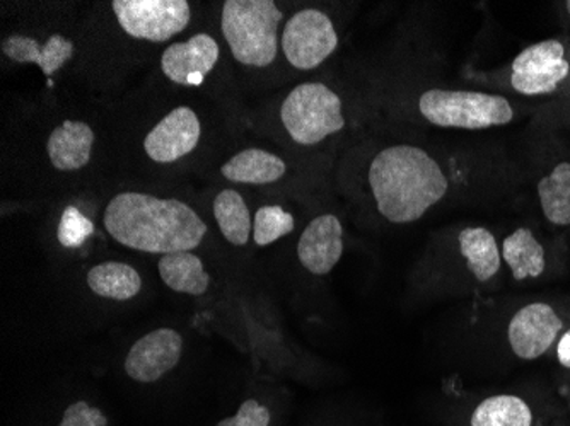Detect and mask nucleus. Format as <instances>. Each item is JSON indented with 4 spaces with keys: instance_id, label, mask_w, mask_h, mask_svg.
I'll use <instances>...</instances> for the list:
<instances>
[{
    "instance_id": "nucleus-1",
    "label": "nucleus",
    "mask_w": 570,
    "mask_h": 426,
    "mask_svg": "<svg viewBox=\"0 0 570 426\" xmlns=\"http://www.w3.org/2000/svg\"><path fill=\"white\" fill-rule=\"evenodd\" d=\"M475 166L424 143L383 147L367 166V186L377 214L395 226L419 222L429 211L472 188Z\"/></svg>"
},
{
    "instance_id": "nucleus-2",
    "label": "nucleus",
    "mask_w": 570,
    "mask_h": 426,
    "mask_svg": "<svg viewBox=\"0 0 570 426\" xmlns=\"http://www.w3.org/2000/svg\"><path fill=\"white\" fill-rule=\"evenodd\" d=\"M105 227L125 248L163 256L198 248L209 230L190 205L134 191L108 204Z\"/></svg>"
},
{
    "instance_id": "nucleus-3",
    "label": "nucleus",
    "mask_w": 570,
    "mask_h": 426,
    "mask_svg": "<svg viewBox=\"0 0 570 426\" xmlns=\"http://www.w3.org/2000/svg\"><path fill=\"white\" fill-rule=\"evenodd\" d=\"M413 115L429 127L480 131L508 127L520 113L508 96L498 92L428 86L413 96Z\"/></svg>"
},
{
    "instance_id": "nucleus-4",
    "label": "nucleus",
    "mask_w": 570,
    "mask_h": 426,
    "mask_svg": "<svg viewBox=\"0 0 570 426\" xmlns=\"http://www.w3.org/2000/svg\"><path fill=\"white\" fill-rule=\"evenodd\" d=\"M284 12L274 0H227L220 30L230 53L242 66L265 69L277 59L281 48L278 26Z\"/></svg>"
},
{
    "instance_id": "nucleus-5",
    "label": "nucleus",
    "mask_w": 570,
    "mask_h": 426,
    "mask_svg": "<svg viewBox=\"0 0 570 426\" xmlns=\"http://www.w3.org/2000/svg\"><path fill=\"white\" fill-rule=\"evenodd\" d=\"M281 121L287 136L301 147H315L344 130V101L323 82H303L285 96Z\"/></svg>"
},
{
    "instance_id": "nucleus-6",
    "label": "nucleus",
    "mask_w": 570,
    "mask_h": 426,
    "mask_svg": "<svg viewBox=\"0 0 570 426\" xmlns=\"http://www.w3.org/2000/svg\"><path fill=\"white\" fill-rule=\"evenodd\" d=\"M501 76L504 89L521 98H553L570 91V43L549 38L528 44Z\"/></svg>"
},
{
    "instance_id": "nucleus-7",
    "label": "nucleus",
    "mask_w": 570,
    "mask_h": 426,
    "mask_svg": "<svg viewBox=\"0 0 570 426\" xmlns=\"http://www.w3.org/2000/svg\"><path fill=\"white\" fill-rule=\"evenodd\" d=\"M285 60L301 72L318 69L338 48V33L326 12L306 8L291 16L281 34Z\"/></svg>"
},
{
    "instance_id": "nucleus-8",
    "label": "nucleus",
    "mask_w": 570,
    "mask_h": 426,
    "mask_svg": "<svg viewBox=\"0 0 570 426\" xmlns=\"http://www.w3.org/2000/svg\"><path fill=\"white\" fill-rule=\"evenodd\" d=\"M118 24L128 37L163 43L190 24L187 0H114Z\"/></svg>"
},
{
    "instance_id": "nucleus-9",
    "label": "nucleus",
    "mask_w": 570,
    "mask_h": 426,
    "mask_svg": "<svg viewBox=\"0 0 570 426\" xmlns=\"http://www.w3.org/2000/svg\"><path fill=\"white\" fill-rule=\"evenodd\" d=\"M562 333V317L550 304L531 303L511 317L508 341L515 357L537 360L556 345Z\"/></svg>"
},
{
    "instance_id": "nucleus-10",
    "label": "nucleus",
    "mask_w": 570,
    "mask_h": 426,
    "mask_svg": "<svg viewBox=\"0 0 570 426\" xmlns=\"http://www.w3.org/2000/svg\"><path fill=\"white\" fill-rule=\"evenodd\" d=\"M181 354L184 338L179 333L169 328L156 329L134 343L125 358V371L137 383H156L178 365Z\"/></svg>"
},
{
    "instance_id": "nucleus-11",
    "label": "nucleus",
    "mask_w": 570,
    "mask_h": 426,
    "mask_svg": "<svg viewBox=\"0 0 570 426\" xmlns=\"http://www.w3.org/2000/svg\"><path fill=\"white\" fill-rule=\"evenodd\" d=\"M200 136L197 113L188 106H178L147 133L144 150L154 162L171 165L194 152Z\"/></svg>"
},
{
    "instance_id": "nucleus-12",
    "label": "nucleus",
    "mask_w": 570,
    "mask_h": 426,
    "mask_svg": "<svg viewBox=\"0 0 570 426\" xmlns=\"http://www.w3.org/2000/svg\"><path fill=\"white\" fill-rule=\"evenodd\" d=\"M219 44L210 34L198 33L184 43L166 48L161 57L163 73L173 85L195 88L205 81L219 60Z\"/></svg>"
},
{
    "instance_id": "nucleus-13",
    "label": "nucleus",
    "mask_w": 570,
    "mask_h": 426,
    "mask_svg": "<svg viewBox=\"0 0 570 426\" xmlns=\"http://www.w3.org/2000/svg\"><path fill=\"white\" fill-rule=\"evenodd\" d=\"M344 255V226L333 214H323L307 224L297 242V258L309 274L328 275Z\"/></svg>"
},
{
    "instance_id": "nucleus-14",
    "label": "nucleus",
    "mask_w": 570,
    "mask_h": 426,
    "mask_svg": "<svg viewBox=\"0 0 570 426\" xmlns=\"http://www.w3.org/2000/svg\"><path fill=\"white\" fill-rule=\"evenodd\" d=\"M95 131L85 121H63L48 137L47 152L59 171H79L91 161Z\"/></svg>"
},
{
    "instance_id": "nucleus-15",
    "label": "nucleus",
    "mask_w": 570,
    "mask_h": 426,
    "mask_svg": "<svg viewBox=\"0 0 570 426\" xmlns=\"http://www.w3.org/2000/svg\"><path fill=\"white\" fill-rule=\"evenodd\" d=\"M2 53L18 63H35L50 79L62 69L73 56V43L62 34H51L47 43H38L35 38L12 34L2 41Z\"/></svg>"
},
{
    "instance_id": "nucleus-16",
    "label": "nucleus",
    "mask_w": 570,
    "mask_h": 426,
    "mask_svg": "<svg viewBox=\"0 0 570 426\" xmlns=\"http://www.w3.org/2000/svg\"><path fill=\"white\" fill-rule=\"evenodd\" d=\"M458 249L466 261V270L480 284H487L501 271L502 252L498 237L483 226H466L456 236Z\"/></svg>"
},
{
    "instance_id": "nucleus-17",
    "label": "nucleus",
    "mask_w": 570,
    "mask_h": 426,
    "mask_svg": "<svg viewBox=\"0 0 570 426\" xmlns=\"http://www.w3.org/2000/svg\"><path fill=\"white\" fill-rule=\"evenodd\" d=\"M287 165L277 153L264 149H246L230 157L220 175L239 185H271L284 178Z\"/></svg>"
},
{
    "instance_id": "nucleus-18",
    "label": "nucleus",
    "mask_w": 570,
    "mask_h": 426,
    "mask_svg": "<svg viewBox=\"0 0 570 426\" xmlns=\"http://www.w3.org/2000/svg\"><path fill=\"white\" fill-rule=\"evenodd\" d=\"M502 259L518 281L546 274L547 251L530 227H518L502 241Z\"/></svg>"
},
{
    "instance_id": "nucleus-19",
    "label": "nucleus",
    "mask_w": 570,
    "mask_h": 426,
    "mask_svg": "<svg viewBox=\"0 0 570 426\" xmlns=\"http://www.w3.org/2000/svg\"><path fill=\"white\" fill-rule=\"evenodd\" d=\"M537 198L547 222L570 227V161H557L550 172L538 178Z\"/></svg>"
},
{
    "instance_id": "nucleus-20",
    "label": "nucleus",
    "mask_w": 570,
    "mask_h": 426,
    "mask_svg": "<svg viewBox=\"0 0 570 426\" xmlns=\"http://www.w3.org/2000/svg\"><path fill=\"white\" fill-rule=\"evenodd\" d=\"M159 275L171 290L188 296H204L210 285V277L204 270V262L190 251L165 255L158 262Z\"/></svg>"
},
{
    "instance_id": "nucleus-21",
    "label": "nucleus",
    "mask_w": 570,
    "mask_h": 426,
    "mask_svg": "<svg viewBox=\"0 0 570 426\" xmlns=\"http://www.w3.org/2000/svg\"><path fill=\"white\" fill-rule=\"evenodd\" d=\"M88 287L92 294L105 299L128 300L139 294L142 278L130 265L108 261L89 270Z\"/></svg>"
},
{
    "instance_id": "nucleus-22",
    "label": "nucleus",
    "mask_w": 570,
    "mask_h": 426,
    "mask_svg": "<svg viewBox=\"0 0 570 426\" xmlns=\"http://www.w3.org/2000/svg\"><path fill=\"white\" fill-rule=\"evenodd\" d=\"M214 217L220 232L233 246H245L252 236L253 222L245 198L236 190H223L214 200Z\"/></svg>"
},
{
    "instance_id": "nucleus-23",
    "label": "nucleus",
    "mask_w": 570,
    "mask_h": 426,
    "mask_svg": "<svg viewBox=\"0 0 570 426\" xmlns=\"http://www.w3.org/2000/svg\"><path fill=\"white\" fill-rule=\"evenodd\" d=\"M533 412L521 397L499 394L483 399L472 415V426H531Z\"/></svg>"
},
{
    "instance_id": "nucleus-24",
    "label": "nucleus",
    "mask_w": 570,
    "mask_h": 426,
    "mask_svg": "<svg viewBox=\"0 0 570 426\" xmlns=\"http://www.w3.org/2000/svg\"><path fill=\"white\" fill-rule=\"evenodd\" d=\"M296 229L293 214L278 205H265L258 208L253 219V239L256 246H271L282 237L289 236Z\"/></svg>"
},
{
    "instance_id": "nucleus-25",
    "label": "nucleus",
    "mask_w": 570,
    "mask_h": 426,
    "mask_svg": "<svg viewBox=\"0 0 570 426\" xmlns=\"http://www.w3.org/2000/svg\"><path fill=\"white\" fill-rule=\"evenodd\" d=\"M92 232H95V226L85 214L73 207L63 210L62 217H60L59 230H57V237H59V242L63 248H81Z\"/></svg>"
},
{
    "instance_id": "nucleus-26",
    "label": "nucleus",
    "mask_w": 570,
    "mask_h": 426,
    "mask_svg": "<svg viewBox=\"0 0 570 426\" xmlns=\"http://www.w3.org/2000/svg\"><path fill=\"white\" fill-rule=\"evenodd\" d=\"M216 426H271V409L255 399H246L233 418L223 419Z\"/></svg>"
},
{
    "instance_id": "nucleus-27",
    "label": "nucleus",
    "mask_w": 570,
    "mask_h": 426,
    "mask_svg": "<svg viewBox=\"0 0 570 426\" xmlns=\"http://www.w3.org/2000/svg\"><path fill=\"white\" fill-rule=\"evenodd\" d=\"M59 426H108V418L102 415L101 409L77 402L66 409Z\"/></svg>"
},
{
    "instance_id": "nucleus-28",
    "label": "nucleus",
    "mask_w": 570,
    "mask_h": 426,
    "mask_svg": "<svg viewBox=\"0 0 570 426\" xmlns=\"http://www.w3.org/2000/svg\"><path fill=\"white\" fill-rule=\"evenodd\" d=\"M557 358L562 367L570 368V329L562 333L557 343Z\"/></svg>"
},
{
    "instance_id": "nucleus-29",
    "label": "nucleus",
    "mask_w": 570,
    "mask_h": 426,
    "mask_svg": "<svg viewBox=\"0 0 570 426\" xmlns=\"http://www.w3.org/2000/svg\"><path fill=\"white\" fill-rule=\"evenodd\" d=\"M563 9H566L567 16L570 18V0L563 4Z\"/></svg>"
}]
</instances>
